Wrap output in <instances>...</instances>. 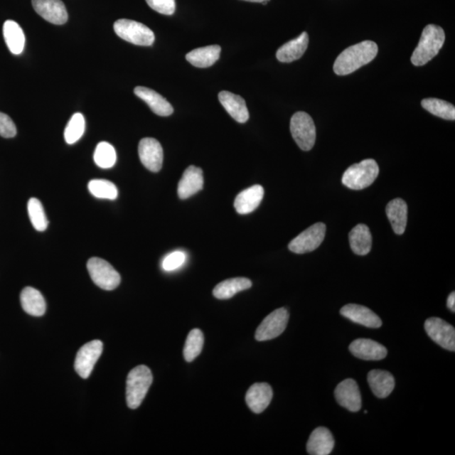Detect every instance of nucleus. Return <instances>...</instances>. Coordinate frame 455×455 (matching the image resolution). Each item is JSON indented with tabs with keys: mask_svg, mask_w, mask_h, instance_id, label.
Wrapping results in <instances>:
<instances>
[{
	"mask_svg": "<svg viewBox=\"0 0 455 455\" xmlns=\"http://www.w3.org/2000/svg\"><path fill=\"white\" fill-rule=\"evenodd\" d=\"M220 46L211 45L193 50L186 54V58L191 65L195 67L208 68L215 65L220 58Z\"/></svg>",
	"mask_w": 455,
	"mask_h": 455,
	"instance_id": "27",
	"label": "nucleus"
},
{
	"mask_svg": "<svg viewBox=\"0 0 455 455\" xmlns=\"http://www.w3.org/2000/svg\"><path fill=\"white\" fill-rule=\"evenodd\" d=\"M407 204L402 198L390 201L386 207V215L397 235H402L407 225Z\"/></svg>",
	"mask_w": 455,
	"mask_h": 455,
	"instance_id": "25",
	"label": "nucleus"
},
{
	"mask_svg": "<svg viewBox=\"0 0 455 455\" xmlns=\"http://www.w3.org/2000/svg\"><path fill=\"white\" fill-rule=\"evenodd\" d=\"M350 247L358 256H366L372 248V235L365 225L355 226L349 234Z\"/></svg>",
	"mask_w": 455,
	"mask_h": 455,
	"instance_id": "28",
	"label": "nucleus"
},
{
	"mask_svg": "<svg viewBox=\"0 0 455 455\" xmlns=\"http://www.w3.org/2000/svg\"><path fill=\"white\" fill-rule=\"evenodd\" d=\"M243 1L252 2V3H262L264 1H269V0H243Z\"/></svg>",
	"mask_w": 455,
	"mask_h": 455,
	"instance_id": "41",
	"label": "nucleus"
},
{
	"mask_svg": "<svg viewBox=\"0 0 455 455\" xmlns=\"http://www.w3.org/2000/svg\"><path fill=\"white\" fill-rule=\"evenodd\" d=\"M309 45V35L303 33L295 39L282 46L277 50L276 57L281 63H292L298 60L306 53Z\"/></svg>",
	"mask_w": 455,
	"mask_h": 455,
	"instance_id": "23",
	"label": "nucleus"
},
{
	"mask_svg": "<svg viewBox=\"0 0 455 455\" xmlns=\"http://www.w3.org/2000/svg\"><path fill=\"white\" fill-rule=\"evenodd\" d=\"M218 100L226 112L236 122L245 124L249 120L250 115L247 103L240 95L224 90L218 94Z\"/></svg>",
	"mask_w": 455,
	"mask_h": 455,
	"instance_id": "18",
	"label": "nucleus"
},
{
	"mask_svg": "<svg viewBox=\"0 0 455 455\" xmlns=\"http://www.w3.org/2000/svg\"><path fill=\"white\" fill-rule=\"evenodd\" d=\"M368 382L370 389L378 398H386L392 393L395 381L390 372L375 370L368 373Z\"/></svg>",
	"mask_w": 455,
	"mask_h": 455,
	"instance_id": "24",
	"label": "nucleus"
},
{
	"mask_svg": "<svg viewBox=\"0 0 455 455\" xmlns=\"http://www.w3.org/2000/svg\"><path fill=\"white\" fill-rule=\"evenodd\" d=\"M445 33L442 27L427 25L422 31L419 43L413 52L411 61L413 65L423 66L438 55L443 48Z\"/></svg>",
	"mask_w": 455,
	"mask_h": 455,
	"instance_id": "2",
	"label": "nucleus"
},
{
	"mask_svg": "<svg viewBox=\"0 0 455 455\" xmlns=\"http://www.w3.org/2000/svg\"><path fill=\"white\" fill-rule=\"evenodd\" d=\"M152 10L162 15L172 16L176 11L175 0H146Z\"/></svg>",
	"mask_w": 455,
	"mask_h": 455,
	"instance_id": "37",
	"label": "nucleus"
},
{
	"mask_svg": "<svg viewBox=\"0 0 455 455\" xmlns=\"http://www.w3.org/2000/svg\"><path fill=\"white\" fill-rule=\"evenodd\" d=\"M289 314L284 308L276 309L264 318L258 326L255 338L259 341H269L279 336L286 329Z\"/></svg>",
	"mask_w": 455,
	"mask_h": 455,
	"instance_id": "9",
	"label": "nucleus"
},
{
	"mask_svg": "<svg viewBox=\"0 0 455 455\" xmlns=\"http://www.w3.org/2000/svg\"><path fill=\"white\" fill-rule=\"evenodd\" d=\"M139 156L144 166L150 171L161 170L164 153L161 144L156 139L145 138L140 141Z\"/></svg>",
	"mask_w": 455,
	"mask_h": 455,
	"instance_id": "12",
	"label": "nucleus"
},
{
	"mask_svg": "<svg viewBox=\"0 0 455 455\" xmlns=\"http://www.w3.org/2000/svg\"><path fill=\"white\" fill-rule=\"evenodd\" d=\"M425 331L429 338L444 349L455 351L454 327L442 318L432 317L424 324Z\"/></svg>",
	"mask_w": 455,
	"mask_h": 455,
	"instance_id": "11",
	"label": "nucleus"
},
{
	"mask_svg": "<svg viewBox=\"0 0 455 455\" xmlns=\"http://www.w3.org/2000/svg\"><path fill=\"white\" fill-rule=\"evenodd\" d=\"M114 31L120 38L134 45L151 46L156 40L148 26L135 21L118 20L114 23Z\"/></svg>",
	"mask_w": 455,
	"mask_h": 455,
	"instance_id": "6",
	"label": "nucleus"
},
{
	"mask_svg": "<svg viewBox=\"0 0 455 455\" xmlns=\"http://www.w3.org/2000/svg\"><path fill=\"white\" fill-rule=\"evenodd\" d=\"M264 197V189L260 185H255L238 194L235 200V210L240 215H248L256 210Z\"/></svg>",
	"mask_w": 455,
	"mask_h": 455,
	"instance_id": "22",
	"label": "nucleus"
},
{
	"mask_svg": "<svg viewBox=\"0 0 455 455\" xmlns=\"http://www.w3.org/2000/svg\"><path fill=\"white\" fill-rule=\"evenodd\" d=\"M90 279L104 290H114L121 283V276L110 263L102 258L92 257L87 262Z\"/></svg>",
	"mask_w": 455,
	"mask_h": 455,
	"instance_id": "7",
	"label": "nucleus"
},
{
	"mask_svg": "<svg viewBox=\"0 0 455 455\" xmlns=\"http://www.w3.org/2000/svg\"><path fill=\"white\" fill-rule=\"evenodd\" d=\"M153 382L151 370L147 366L139 365L127 375L126 397L127 407L136 409L146 397Z\"/></svg>",
	"mask_w": 455,
	"mask_h": 455,
	"instance_id": "3",
	"label": "nucleus"
},
{
	"mask_svg": "<svg viewBox=\"0 0 455 455\" xmlns=\"http://www.w3.org/2000/svg\"><path fill=\"white\" fill-rule=\"evenodd\" d=\"M447 306L453 313L455 312V293L449 294L447 300Z\"/></svg>",
	"mask_w": 455,
	"mask_h": 455,
	"instance_id": "40",
	"label": "nucleus"
},
{
	"mask_svg": "<svg viewBox=\"0 0 455 455\" xmlns=\"http://www.w3.org/2000/svg\"><path fill=\"white\" fill-rule=\"evenodd\" d=\"M22 309L30 316L40 317L46 313V301L40 291L31 287H26L21 294Z\"/></svg>",
	"mask_w": 455,
	"mask_h": 455,
	"instance_id": "26",
	"label": "nucleus"
},
{
	"mask_svg": "<svg viewBox=\"0 0 455 455\" xmlns=\"http://www.w3.org/2000/svg\"><path fill=\"white\" fill-rule=\"evenodd\" d=\"M36 13L54 25H63L68 21V12L61 0H33Z\"/></svg>",
	"mask_w": 455,
	"mask_h": 455,
	"instance_id": "14",
	"label": "nucleus"
},
{
	"mask_svg": "<svg viewBox=\"0 0 455 455\" xmlns=\"http://www.w3.org/2000/svg\"><path fill=\"white\" fill-rule=\"evenodd\" d=\"M88 189L94 197L101 199L115 200L118 196L117 186L107 180H92Z\"/></svg>",
	"mask_w": 455,
	"mask_h": 455,
	"instance_id": "34",
	"label": "nucleus"
},
{
	"mask_svg": "<svg viewBox=\"0 0 455 455\" xmlns=\"http://www.w3.org/2000/svg\"><path fill=\"white\" fill-rule=\"evenodd\" d=\"M85 130V120L81 113H75L68 122L65 139L68 144H74L81 139Z\"/></svg>",
	"mask_w": 455,
	"mask_h": 455,
	"instance_id": "36",
	"label": "nucleus"
},
{
	"mask_svg": "<svg viewBox=\"0 0 455 455\" xmlns=\"http://www.w3.org/2000/svg\"><path fill=\"white\" fill-rule=\"evenodd\" d=\"M17 134L16 124L11 118L3 112H0V136L3 138H14Z\"/></svg>",
	"mask_w": 455,
	"mask_h": 455,
	"instance_id": "38",
	"label": "nucleus"
},
{
	"mask_svg": "<svg viewBox=\"0 0 455 455\" xmlns=\"http://www.w3.org/2000/svg\"><path fill=\"white\" fill-rule=\"evenodd\" d=\"M203 188V171L191 166L186 169L179 181L178 196L181 199H188L198 193Z\"/></svg>",
	"mask_w": 455,
	"mask_h": 455,
	"instance_id": "19",
	"label": "nucleus"
},
{
	"mask_svg": "<svg viewBox=\"0 0 455 455\" xmlns=\"http://www.w3.org/2000/svg\"><path fill=\"white\" fill-rule=\"evenodd\" d=\"M204 343V336L201 330L193 329L190 331L186 340L184 358L186 362L191 363L201 353Z\"/></svg>",
	"mask_w": 455,
	"mask_h": 455,
	"instance_id": "32",
	"label": "nucleus"
},
{
	"mask_svg": "<svg viewBox=\"0 0 455 455\" xmlns=\"http://www.w3.org/2000/svg\"><path fill=\"white\" fill-rule=\"evenodd\" d=\"M380 168L375 159H364L348 168L343 176V184L352 190H363L374 183Z\"/></svg>",
	"mask_w": 455,
	"mask_h": 455,
	"instance_id": "4",
	"label": "nucleus"
},
{
	"mask_svg": "<svg viewBox=\"0 0 455 455\" xmlns=\"http://www.w3.org/2000/svg\"><path fill=\"white\" fill-rule=\"evenodd\" d=\"M3 34L9 50L15 55H19L25 48L24 31L17 22L6 21L3 26Z\"/></svg>",
	"mask_w": 455,
	"mask_h": 455,
	"instance_id": "29",
	"label": "nucleus"
},
{
	"mask_svg": "<svg viewBox=\"0 0 455 455\" xmlns=\"http://www.w3.org/2000/svg\"><path fill=\"white\" fill-rule=\"evenodd\" d=\"M422 107L436 117L445 120H455V107L451 103L435 98L422 100Z\"/></svg>",
	"mask_w": 455,
	"mask_h": 455,
	"instance_id": "31",
	"label": "nucleus"
},
{
	"mask_svg": "<svg viewBox=\"0 0 455 455\" xmlns=\"http://www.w3.org/2000/svg\"><path fill=\"white\" fill-rule=\"evenodd\" d=\"M27 209H28L31 224L35 229L40 232L47 230L48 220L46 216L42 203L38 199L31 198L28 205H27Z\"/></svg>",
	"mask_w": 455,
	"mask_h": 455,
	"instance_id": "35",
	"label": "nucleus"
},
{
	"mask_svg": "<svg viewBox=\"0 0 455 455\" xmlns=\"http://www.w3.org/2000/svg\"><path fill=\"white\" fill-rule=\"evenodd\" d=\"M336 402L350 412H357L362 407V397L356 381L347 379L341 382L335 390Z\"/></svg>",
	"mask_w": 455,
	"mask_h": 455,
	"instance_id": "13",
	"label": "nucleus"
},
{
	"mask_svg": "<svg viewBox=\"0 0 455 455\" xmlns=\"http://www.w3.org/2000/svg\"><path fill=\"white\" fill-rule=\"evenodd\" d=\"M252 283L245 277H235L221 282L213 291L215 297L218 299H229L241 291L252 288Z\"/></svg>",
	"mask_w": 455,
	"mask_h": 455,
	"instance_id": "30",
	"label": "nucleus"
},
{
	"mask_svg": "<svg viewBox=\"0 0 455 455\" xmlns=\"http://www.w3.org/2000/svg\"><path fill=\"white\" fill-rule=\"evenodd\" d=\"M273 397L272 387L267 383H257L250 386L245 402L254 413H262L269 406Z\"/></svg>",
	"mask_w": 455,
	"mask_h": 455,
	"instance_id": "17",
	"label": "nucleus"
},
{
	"mask_svg": "<svg viewBox=\"0 0 455 455\" xmlns=\"http://www.w3.org/2000/svg\"><path fill=\"white\" fill-rule=\"evenodd\" d=\"M94 161L102 169H109L117 162V153L111 144L101 142L97 144L94 154Z\"/></svg>",
	"mask_w": 455,
	"mask_h": 455,
	"instance_id": "33",
	"label": "nucleus"
},
{
	"mask_svg": "<svg viewBox=\"0 0 455 455\" xmlns=\"http://www.w3.org/2000/svg\"><path fill=\"white\" fill-rule=\"evenodd\" d=\"M378 50L377 44L372 41H363L345 49L336 59L333 66L335 74L340 76L352 74L374 60Z\"/></svg>",
	"mask_w": 455,
	"mask_h": 455,
	"instance_id": "1",
	"label": "nucleus"
},
{
	"mask_svg": "<svg viewBox=\"0 0 455 455\" xmlns=\"http://www.w3.org/2000/svg\"><path fill=\"white\" fill-rule=\"evenodd\" d=\"M290 131L300 149L304 151L312 149L316 143V129L315 122L308 113L296 112L291 118Z\"/></svg>",
	"mask_w": 455,
	"mask_h": 455,
	"instance_id": "5",
	"label": "nucleus"
},
{
	"mask_svg": "<svg viewBox=\"0 0 455 455\" xmlns=\"http://www.w3.org/2000/svg\"><path fill=\"white\" fill-rule=\"evenodd\" d=\"M326 230L325 224L316 223L291 241L289 249L296 254L311 252L320 247L324 240Z\"/></svg>",
	"mask_w": 455,
	"mask_h": 455,
	"instance_id": "8",
	"label": "nucleus"
},
{
	"mask_svg": "<svg viewBox=\"0 0 455 455\" xmlns=\"http://www.w3.org/2000/svg\"><path fill=\"white\" fill-rule=\"evenodd\" d=\"M102 351L103 343L101 341L95 340L85 344L76 355L75 368L77 374L83 379H88Z\"/></svg>",
	"mask_w": 455,
	"mask_h": 455,
	"instance_id": "10",
	"label": "nucleus"
},
{
	"mask_svg": "<svg viewBox=\"0 0 455 455\" xmlns=\"http://www.w3.org/2000/svg\"><path fill=\"white\" fill-rule=\"evenodd\" d=\"M335 446L333 435L329 429L320 427L312 432L307 443V452L311 455H328Z\"/></svg>",
	"mask_w": 455,
	"mask_h": 455,
	"instance_id": "21",
	"label": "nucleus"
},
{
	"mask_svg": "<svg viewBox=\"0 0 455 455\" xmlns=\"http://www.w3.org/2000/svg\"><path fill=\"white\" fill-rule=\"evenodd\" d=\"M186 261V255L182 252H172L165 258L163 261L162 267L164 270L171 272L177 269L182 265Z\"/></svg>",
	"mask_w": 455,
	"mask_h": 455,
	"instance_id": "39",
	"label": "nucleus"
},
{
	"mask_svg": "<svg viewBox=\"0 0 455 455\" xmlns=\"http://www.w3.org/2000/svg\"><path fill=\"white\" fill-rule=\"evenodd\" d=\"M353 356L363 360H382L387 356V349L383 345L371 339H357L349 346Z\"/></svg>",
	"mask_w": 455,
	"mask_h": 455,
	"instance_id": "16",
	"label": "nucleus"
},
{
	"mask_svg": "<svg viewBox=\"0 0 455 455\" xmlns=\"http://www.w3.org/2000/svg\"><path fill=\"white\" fill-rule=\"evenodd\" d=\"M341 315L348 320L362 325L368 328H380L382 326L381 318L373 312L370 309L359 304H349L341 309Z\"/></svg>",
	"mask_w": 455,
	"mask_h": 455,
	"instance_id": "15",
	"label": "nucleus"
},
{
	"mask_svg": "<svg viewBox=\"0 0 455 455\" xmlns=\"http://www.w3.org/2000/svg\"><path fill=\"white\" fill-rule=\"evenodd\" d=\"M134 94L143 100L144 102H146L152 112L158 116H171L174 112L171 103L154 90L138 86L134 89Z\"/></svg>",
	"mask_w": 455,
	"mask_h": 455,
	"instance_id": "20",
	"label": "nucleus"
}]
</instances>
